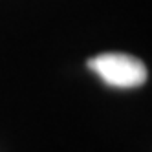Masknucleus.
Segmentation results:
<instances>
[{
	"instance_id": "1",
	"label": "nucleus",
	"mask_w": 152,
	"mask_h": 152,
	"mask_svg": "<svg viewBox=\"0 0 152 152\" xmlns=\"http://www.w3.org/2000/svg\"><path fill=\"white\" fill-rule=\"evenodd\" d=\"M88 68L95 75H99L101 81L114 88H137L148 79L147 66L137 57L119 51L92 57L88 61Z\"/></svg>"
}]
</instances>
